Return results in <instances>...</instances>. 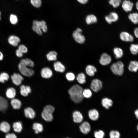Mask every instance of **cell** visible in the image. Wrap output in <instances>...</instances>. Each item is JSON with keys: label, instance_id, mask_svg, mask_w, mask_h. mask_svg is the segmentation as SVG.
I'll return each instance as SVG.
<instances>
[{"label": "cell", "instance_id": "6da1fadb", "mask_svg": "<svg viewBox=\"0 0 138 138\" xmlns=\"http://www.w3.org/2000/svg\"><path fill=\"white\" fill-rule=\"evenodd\" d=\"M83 90V88L77 84L73 85L69 89L68 93L70 98L75 103H79L82 101L84 98Z\"/></svg>", "mask_w": 138, "mask_h": 138}, {"label": "cell", "instance_id": "7a4b0ae2", "mask_svg": "<svg viewBox=\"0 0 138 138\" xmlns=\"http://www.w3.org/2000/svg\"><path fill=\"white\" fill-rule=\"evenodd\" d=\"M33 30L38 34L41 35L42 34V31L45 32L47 31V28L46 22L43 20L39 21L35 20L33 22Z\"/></svg>", "mask_w": 138, "mask_h": 138}, {"label": "cell", "instance_id": "3957f363", "mask_svg": "<svg viewBox=\"0 0 138 138\" xmlns=\"http://www.w3.org/2000/svg\"><path fill=\"white\" fill-rule=\"evenodd\" d=\"M55 110L54 107L52 105H48L44 108L41 113L42 118L47 122H50L53 119L52 113Z\"/></svg>", "mask_w": 138, "mask_h": 138}, {"label": "cell", "instance_id": "277c9868", "mask_svg": "<svg viewBox=\"0 0 138 138\" xmlns=\"http://www.w3.org/2000/svg\"><path fill=\"white\" fill-rule=\"evenodd\" d=\"M110 68L114 74L120 76L122 75L124 72V65L121 61H118L111 65Z\"/></svg>", "mask_w": 138, "mask_h": 138}, {"label": "cell", "instance_id": "5b68a950", "mask_svg": "<svg viewBox=\"0 0 138 138\" xmlns=\"http://www.w3.org/2000/svg\"><path fill=\"white\" fill-rule=\"evenodd\" d=\"M18 67L20 72L25 76L30 77L34 74V71L33 69L28 68V66L20 62L18 64Z\"/></svg>", "mask_w": 138, "mask_h": 138}, {"label": "cell", "instance_id": "8992f818", "mask_svg": "<svg viewBox=\"0 0 138 138\" xmlns=\"http://www.w3.org/2000/svg\"><path fill=\"white\" fill-rule=\"evenodd\" d=\"M102 83L101 81L98 79H96L92 81L91 85V89L95 92H97L102 88Z\"/></svg>", "mask_w": 138, "mask_h": 138}, {"label": "cell", "instance_id": "52a82bcc", "mask_svg": "<svg viewBox=\"0 0 138 138\" xmlns=\"http://www.w3.org/2000/svg\"><path fill=\"white\" fill-rule=\"evenodd\" d=\"M134 6L133 3L130 0H124L122 2V7L126 12H131Z\"/></svg>", "mask_w": 138, "mask_h": 138}, {"label": "cell", "instance_id": "ba28073f", "mask_svg": "<svg viewBox=\"0 0 138 138\" xmlns=\"http://www.w3.org/2000/svg\"><path fill=\"white\" fill-rule=\"evenodd\" d=\"M111 56L106 53H103L101 56L99 62L103 65H107L109 64L111 61Z\"/></svg>", "mask_w": 138, "mask_h": 138}, {"label": "cell", "instance_id": "9c48e42d", "mask_svg": "<svg viewBox=\"0 0 138 138\" xmlns=\"http://www.w3.org/2000/svg\"><path fill=\"white\" fill-rule=\"evenodd\" d=\"M72 36L75 41L77 43L83 44L84 42L85 41V37L81 33L75 30L73 33Z\"/></svg>", "mask_w": 138, "mask_h": 138}, {"label": "cell", "instance_id": "30bf717a", "mask_svg": "<svg viewBox=\"0 0 138 138\" xmlns=\"http://www.w3.org/2000/svg\"><path fill=\"white\" fill-rule=\"evenodd\" d=\"M11 78L13 83L17 86L20 85L23 79L22 76L19 73H14Z\"/></svg>", "mask_w": 138, "mask_h": 138}, {"label": "cell", "instance_id": "8fae6325", "mask_svg": "<svg viewBox=\"0 0 138 138\" xmlns=\"http://www.w3.org/2000/svg\"><path fill=\"white\" fill-rule=\"evenodd\" d=\"M120 39L122 41L125 42H133L134 40L133 36L126 32H121L120 35Z\"/></svg>", "mask_w": 138, "mask_h": 138}, {"label": "cell", "instance_id": "7c38bea8", "mask_svg": "<svg viewBox=\"0 0 138 138\" xmlns=\"http://www.w3.org/2000/svg\"><path fill=\"white\" fill-rule=\"evenodd\" d=\"M20 41V38L17 36L15 35H10L8 38L9 43L14 47L17 46Z\"/></svg>", "mask_w": 138, "mask_h": 138}, {"label": "cell", "instance_id": "4fadbf2b", "mask_svg": "<svg viewBox=\"0 0 138 138\" xmlns=\"http://www.w3.org/2000/svg\"><path fill=\"white\" fill-rule=\"evenodd\" d=\"M81 132L84 134H87L90 131L91 126L89 123L87 121L82 123L79 127Z\"/></svg>", "mask_w": 138, "mask_h": 138}, {"label": "cell", "instance_id": "5bb4252c", "mask_svg": "<svg viewBox=\"0 0 138 138\" xmlns=\"http://www.w3.org/2000/svg\"><path fill=\"white\" fill-rule=\"evenodd\" d=\"M41 73L42 77L45 78H50L53 75L52 70L48 67L43 68L41 71Z\"/></svg>", "mask_w": 138, "mask_h": 138}, {"label": "cell", "instance_id": "9a60e30c", "mask_svg": "<svg viewBox=\"0 0 138 138\" xmlns=\"http://www.w3.org/2000/svg\"><path fill=\"white\" fill-rule=\"evenodd\" d=\"M25 115L27 118L33 119L35 116V113L34 110L30 107H27L24 110Z\"/></svg>", "mask_w": 138, "mask_h": 138}, {"label": "cell", "instance_id": "2e32d148", "mask_svg": "<svg viewBox=\"0 0 138 138\" xmlns=\"http://www.w3.org/2000/svg\"><path fill=\"white\" fill-rule=\"evenodd\" d=\"M73 120L76 123L81 122L83 120V116L80 112L78 111H75L73 114Z\"/></svg>", "mask_w": 138, "mask_h": 138}, {"label": "cell", "instance_id": "e0dca14e", "mask_svg": "<svg viewBox=\"0 0 138 138\" xmlns=\"http://www.w3.org/2000/svg\"><path fill=\"white\" fill-rule=\"evenodd\" d=\"M8 107V102L5 98L0 96V111H4Z\"/></svg>", "mask_w": 138, "mask_h": 138}, {"label": "cell", "instance_id": "ac0fdd59", "mask_svg": "<svg viewBox=\"0 0 138 138\" xmlns=\"http://www.w3.org/2000/svg\"><path fill=\"white\" fill-rule=\"evenodd\" d=\"M54 69L56 71L63 73L65 70V67L60 62L57 61L55 62L53 64Z\"/></svg>", "mask_w": 138, "mask_h": 138}, {"label": "cell", "instance_id": "d6986e66", "mask_svg": "<svg viewBox=\"0 0 138 138\" xmlns=\"http://www.w3.org/2000/svg\"><path fill=\"white\" fill-rule=\"evenodd\" d=\"M10 126L7 122L3 121L0 124V130L5 133H8L10 130Z\"/></svg>", "mask_w": 138, "mask_h": 138}, {"label": "cell", "instance_id": "ffe728a7", "mask_svg": "<svg viewBox=\"0 0 138 138\" xmlns=\"http://www.w3.org/2000/svg\"><path fill=\"white\" fill-rule=\"evenodd\" d=\"M88 115L90 119L93 121L97 120L99 117L98 112L95 109L90 110L88 112Z\"/></svg>", "mask_w": 138, "mask_h": 138}, {"label": "cell", "instance_id": "44dd1931", "mask_svg": "<svg viewBox=\"0 0 138 138\" xmlns=\"http://www.w3.org/2000/svg\"><path fill=\"white\" fill-rule=\"evenodd\" d=\"M128 69L131 72H137L138 70V62L136 61H131L128 66Z\"/></svg>", "mask_w": 138, "mask_h": 138}, {"label": "cell", "instance_id": "7402d4cb", "mask_svg": "<svg viewBox=\"0 0 138 138\" xmlns=\"http://www.w3.org/2000/svg\"><path fill=\"white\" fill-rule=\"evenodd\" d=\"M97 71V69L94 66L91 65H88L86 68V72L89 76H92Z\"/></svg>", "mask_w": 138, "mask_h": 138}, {"label": "cell", "instance_id": "603a6c76", "mask_svg": "<svg viewBox=\"0 0 138 138\" xmlns=\"http://www.w3.org/2000/svg\"><path fill=\"white\" fill-rule=\"evenodd\" d=\"M20 88V93L22 96H27L31 91L30 87L29 86L22 85L21 86Z\"/></svg>", "mask_w": 138, "mask_h": 138}, {"label": "cell", "instance_id": "cb8c5ba5", "mask_svg": "<svg viewBox=\"0 0 138 138\" xmlns=\"http://www.w3.org/2000/svg\"><path fill=\"white\" fill-rule=\"evenodd\" d=\"M129 19L134 24H138V13L134 12L130 13L128 16Z\"/></svg>", "mask_w": 138, "mask_h": 138}, {"label": "cell", "instance_id": "d4e9b609", "mask_svg": "<svg viewBox=\"0 0 138 138\" xmlns=\"http://www.w3.org/2000/svg\"><path fill=\"white\" fill-rule=\"evenodd\" d=\"M11 104L13 108L15 109H19L21 105V101L16 99H13L11 101Z\"/></svg>", "mask_w": 138, "mask_h": 138}, {"label": "cell", "instance_id": "484cf974", "mask_svg": "<svg viewBox=\"0 0 138 138\" xmlns=\"http://www.w3.org/2000/svg\"><path fill=\"white\" fill-rule=\"evenodd\" d=\"M57 53L54 51L49 52L47 55L46 57L49 61H55L57 59Z\"/></svg>", "mask_w": 138, "mask_h": 138}, {"label": "cell", "instance_id": "4316f807", "mask_svg": "<svg viewBox=\"0 0 138 138\" xmlns=\"http://www.w3.org/2000/svg\"><path fill=\"white\" fill-rule=\"evenodd\" d=\"M102 103L104 107L108 109L109 108V107L112 106L113 102L111 99L106 98L102 99Z\"/></svg>", "mask_w": 138, "mask_h": 138}, {"label": "cell", "instance_id": "83f0119b", "mask_svg": "<svg viewBox=\"0 0 138 138\" xmlns=\"http://www.w3.org/2000/svg\"><path fill=\"white\" fill-rule=\"evenodd\" d=\"M86 21L88 24L96 23L97 21V19L95 15L90 14L87 16L86 18Z\"/></svg>", "mask_w": 138, "mask_h": 138}, {"label": "cell", "instance_id": "f1b7e54d", "mask_svg": "<svg viewBox=\"0 0 138 138\" xmlns=\"http://www.w3.org/2000/svg\"><path fill=\"white\" fill-rule=\"evenodd\" d=\"M13 130L16 132H20L22 129V125L20 121L14 122L13 125Z\"/></svg>", "mask_w": 138, "mask_h": 138}, {"label": "cell", "instance_id": "f546056e", "mask_svg": "<svg viewBox=\"0 0 138 138\" xmlns=\"http://www.w3.org/2000/svg\"><path fill=\"white\" fill-rule=\"evenodd\" d=\"M7 97L9 98L13 99L16 95V91L15 89L13 88H8L6 92Z\"/></svg>", "mask_w": 138, "mask_h": 138}, {"label": "cell", "instance_id": "4dcf8cb0", "mask_svg": "<svg viewBox=\"0 0 138 138\" xmlns=\"http://www.w3.org/2000/svg\"><path fill=\"white\" fill-rule=\"evenodd\" d=\"M33 129L34 130L35 133L37 134L39 132H42L43 130L42 125L40 123H35L33 125Z\"/></svg>", "mask_w": 138, "mask_h": 138}, {"label": "cell", "instance_id": "1f68e13d", "mask_svg": "<svg viewBox=\"0 0 138 138\" xmlns=\"http://www.w3.org/2000/svg\"><path fill=\"white\" fill-rule=\"evenodd\" d=\"M113 52L115 56L116 59H119L122 57L123 55V51L121 48L118 47L115 48L113 49Z\"/></svg>", "mask_w": 138, "mask_h": 138}, {"label": "cell", "instance_id": "d6a6232c", "mask_svg": "<svg viewBox=\"0 0 138 138\" xmlns=\"http://www.w3.org/2000/svg\"><path fill=\"white\" fill-rule=\"evenodd\" d=\"M20 62L28 67H33L34 66V62L31 59L28 58H25L22 59Z\"/></svg>", "mask_w": 138, "mask_h": 138}, {"label": "cell", "instance_id": "836d02e7", "mask_svg": "<svg viewBox=\"0 0 138 138\" xmlns=\"http://www.w3.org/2000/svg\"><path fill=\"white\" fill-rule=\"evenodd\" d=\"M76 79L80 84H83L86 82V76L84 74L82 73H79L77 75Z\"/></svg>", "mask_w": 138, "mask_h": 138}, {"label": "cell", "instance_id": "e575fe53", "mask_svg": "<svg viewBox=\"0 0 138 138\" xmlns=\"http://www.w3.org/2000/svg\"><path fill=\"white\" fill-rule=\"evenodd\" d=\"M130 50L133 55L137 54L138 53V44H131L130 47Z\"/></svg>", "mask_w": 138, "mask_h": 138}, {"label": "cell", "instance_id": "d590c367", "mask_svg": "<svg viewBox=\"0 0 138 138\" xmlns=\"http://www.w3.org/2000/svg\"><path fill=\"white\" fill-rule=\"evenodd\" d=\"M9 78V76L7 73L2 72L0 74V82L4 83L5 81H7Z\"/></svg>", "mask_w": 138, "mask_h": 138}, {"label": "cell", "instance_id": "8d00e7d4", "mask_svg": "<svg viewBox=\"0 0 138 138\" xmlns=\"http://www.w3.org/2000/svg\"><path fill=\"white\" fill-rule=\"evenodd\" d=\"M109 4L114 8H116L120 6L122 2L121 0H109Z\"/></svg>", "mask_w": 138, "mask_h": 138}, {"label": "cell", "instance_id": "74e56055", "mask_svg": "<svg viewBox=\"0 0 138 138\" xmlns=\"http://www.w3.org/2000/svg\"><path fill=\"white\" fill-rule=\"evenodd\" d=\"M108 15L112 22H116L118 19V14L115 12H111Z\"/></svg>", "mask_w": 138, "mask_h": 138}, {"label": "cell", "instance_id": "f35d334b", "mask_svg": "<svg viewBox=\"0 0 138 138\" xmlns=\"http://www.w3.org/2000/svg\"><path fill=\"white\" fill-rule=\"evenodd\" d=\"M110 138H120V133L117 131L112 130L109 133Z\"/></svg>", "mask_w": 138, "mask_h": 138}, {"label": "cell", "instance_id": "ab89813d", "mask_svg": "<svg viewBox=\"0 0 138 138\" xmlns=\"http://www.w3.org/2000/svg\"><path fill=\"white\" fill-rule=\"evenodd\" d=\"M95 138H103L105 136L104 132L102 130L95 131L94 133Z\"/></svg>", "mask_w": 138, "mask_h": 138}, {"label": "cell", "instance_id": "60d3db41", "mask_svg": "<svg viewBox=\"0 0 138 138\" xmlns=\"http://www.w3.org/2000/svg\"><path fill=\"white\" fill-rule=\"evenodd\" d=\"M83 94L84 97L89 98L91 97L92 95V93L90 89H85L83 90Z\"/></svg>", "mask_w": 138, "mask_h": 138}, {"label": "cell", "instance_id": "b9f144b4", "mask_svg": "<svg viewBox=\"0 0 138 138\" xmlns=\"http://www.w3.org/2000/svg\"><path fill=\"white\" fill-rule=\"evenodd\" d=\"M10 21L12 24L15 25L18 22V19L17 16L13 14H11L10 16Z\"/></svg>", "mask_w": 138, "mask_h": 138}, {"label": "cell", "instance_id": "7bdbcfd3", "mask_svg": "<svg viewBox=\"0 0 138 138\" xmlns=\"http://www.w3.org/2000/svg\"><path fill=\"white\" fill-rule=\"evenodd\" d=\"M30 2L33 6L36 8L40 7L42 4L41 0H30Z\"/></svg>", "mask_w": 138, "mask_h": 138}, {"label": "cell", "instance_id": "ee69618b", "mask_svg": "<svg viewBox=\"0 0 138 138\" xmlns=\"http://www.w3.org/2000/svg\"><path fill=\"white\" fill-rule=\"evenodd\" d=\"M66 77L67 79L70 81L74 80L75 78V75L71 72L67 73L66 75Z\"/></svg>", "mask_w": 138, "mask_h": 138}, {"label": "cell", "instance_id": "f6af8a7d", "mask_svg": "<svg viewBox=\"0 0 138 138\" xmlns=\"http://www.w3.org/2000/svg\"><path fill=\"white\" fill-rule=\"evenodd\" d=\"M18 49L22 52L23 53H26L28 51V49L24 45L21 44L19 45Z\"/></svg>", "mask_w": 138, "mask_h": 138}, {"label": "cell", "instance_id": "bcb514c9", "mask_svg": "<svg viewBox=\"0 0 138 138\" xmlns=\"http://www.w3.org/2000/svg\"><path fill=\"white\" fill-rule=\"evenodd\" d=\"M6 138H17L16 135L13 133H8L5 135Z\"/></svg>", "mask_w": 138, "mask_h": 138}, {"label": "cell", "instance_id": "7dc6e473", "mask_svg": "<svg viewBox=\"0 0 138 138\" xmlns=\"http://www.w3.org/2000/svg\"><path fill=\"white\" fill-rule=\"evenodd\" d=\"M15 54L17 56L19 57H22L23 55V53L18 49L16 50Z\"/></svg>", "mask_w": 138, "mask_h": 138}, {"label": "cell", "instance_id": "c3c4849f", "mask_svg": "<svg viewBox=\"0 0 138 138\" xmlns=\"http://www.w3.org/2000/svg\"><path fill=\"white\" fill-rule=\"evenodd\" d=\"M105 19L106 21L109 24H111L112 22L110 19L108 15L106 16L105 17Z\"/></svg>", "mask_w": 138, "mask_h": 138}, {"label": "cell", "instance_id": "681fc988", "mask_svg": "<svg viewBox=\"0 0 138 138\" xmlns=\"http://www.w3.org/2000/svg\"><path fill=\"white\" fill-rule=\"evenodd\" d=\"M134 32L135 37L138 38V27L135 29Z\"/></svg>", "mask_w": 138, "mask_h": 138}, {"label": "cell", "instance_id": "f907efd6", "mask_svg": "<svg viewBox=\"0 0 138 138\" xmlns=\"http://www.w3.org/2000/svg\"><path fill=\"white\" fill-rule=\"evenodd\" d=\"M78 2L82 4H85L87 3L88 0H77Z\"/></svg>", "mask_w": 138, "mask_h": 138}, {"label": "cell", "instance_id": "816d5d0a", "mask_svg": "<svg viewBox=\"0 0 138 138\" xmlns=\"http://www.w3.org/2000/svg\"><path fill=\"white\" fill-rule=\"evenodd\" d=\"M3 54L1 51H0V60H2L3 59Z\"/></svg>", "mask_w": 138, "mask_h": 138}, {"label": "cell", "instance_id": "f5cc1de1", "mask_svg": "<svg viewBox=\"0 0 138 138\" xmlns=\"http://www.w3.org/2000/svg\"><path fill=\"white\" fill-rule=\"evenodd\" d=\"M135 114L136 118L138 119V109H137L135 111Z\"/></svg>", "mask_w": 138, "mask_h": 138}, {"label": "cell", "instance_id": "db71d44e", "mask_svg": "<svg viewBox=\"0 0 138 138\" xmlns=\"http://www.w3.org/2000/svg\"><path fill=\"white\" fill-rule=\"evenodd\" d=\"M76 30L78 32L80 33H81L82 32V30L79 28H77Z\"/></svg>", "mask_w": 138, "mask_h": 138}, {"label": "cell", "instance_id": "11a10c76", "mask_svg": "<svg viewBox=\"0 0 138 138\" xmlns=\"http://www.w3.org/2000/svg\"><path fill=\"white\" fill-rule=\"evenodd\" d=\"M135 5L136 9L138 10V1L136 3Z\"/></svg>", "mask_w": 138, "mask_h": 138}, {"label": "cell", "instance_id": "9f6ffc18", "mask_svg": "<svg viewBox=\"0 0 138 138\" xmlns=\"http://www.w3.org/2000/svg\"><path fill=\"white\" fill-rule=\"evenodd\" d=\"M1 13L0 12V20L1 19Z\"/></svg>", "mask_w": 138, "mask_h": 138}, {"label": "cell", "instance_id": "6f0895ef", "mask_svg": "<svg viewBox=\"0 0 138 138\" xmlns=\"http://www.w3.org/2000/svg\"><path fill=\"white\" fill-rule=\"evenodd\" d=\"M137 130L138 131V124L137 126Z\"/></svg>", "mask_w": 138, "mask_h": 138}, {"label": "cell", "instance_id": "680465c9", "mask_svg": "<svg viewBox=\"0 0 138 138\" xmlns=\"http://www.w3.org/2000/svg\"></svg>", "mask_w": 138, "mask_h": 138}]
</instances>
